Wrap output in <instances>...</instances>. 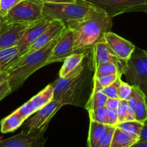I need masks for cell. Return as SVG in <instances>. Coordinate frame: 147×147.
I'll use <instances>...</instances> for the list:
<instances>
[{"label": "cell", "instance_id": "2e32d148", "mask_svg": "<svg viewBox=\"0 0 147 147\" xmlns=\"http://www.w3.org/2000/svg\"><path fill=\"white\" fill-rule=\"evenodd\" d=\"M65 27H66V26H65L64 23L63 22L58 20H52L50 24L48 27V28L22 54V55L20 57L26 55L27 54H30V53L36 51V50H39V49L42 48L44 46H46V45L50 42L52 40H54L57 36H59L61 33V32L64 30Z\"/></svg>", "mask_w": 147, "mask_h": 147}, {"label": "cell", "instance_id": "4316f807", "mask_svg": "<svg viewBox=\"0 0 147 147\" xmlns=\"http://www.w3.org/2000/svg\"><path fill=\"white\" fill-rule=\"evenodd\" d=\"M89 115L90 121H96L97 123L107 125L106 107H99L90 111H89Z\"/></svg>", "mask_w": 147, "mask_h": 147}, {"label": "cell", "instance_id": "5bb4252c", "mask_svg": "<svg viewBox=\"0 0 147 147\" xmlns=\"http://www.w3.org/2000/svg\"><path fill=\"white\" fill-rule=\"evenodd\" d=\"M104 39L110 51L120 60L128 61L135 50V46L128 40L112 32L104 34Z\"/></svg>", "mask_w": 147, "mask_h": 147}, {"label": "cell", "instance_id": "f1b7e54d", "mask_svg": "<svg viewBox=\"0 0 147 147\" xmlns=\"http://www.w3.org/2000/svg\"><path fill=\"white\" fill-rule=\"evenodd\" d=\"M115 126H109L105 132L101 139H99L98 143L97 144L96 147H110L111 142H112V135L115 131Z\"/></svg>", "mask_w": 147, "mask_h": 147}, {"label": "cell", "instance_id": "ffe728a7", "mask_svg": "<svg viewBox=\"0 0 147 147\" xmlns=\"http://www.w3.org/2000/svg\"><path fill=\"white\" fill-rule=\"evenodd\" d=\"M88 50L82 52H76L74 54L66 57L63 61V65L59 71V77H66L70 72H71L77 66H79V64L83 61L84 57H86Z\"/></svg>", "mask_w": 147, "mask_h": 147}, {"label": "cell", "instance_id": "e0dca14e", "mask_svg": "<svg viewBox=\"0 0 147 147\" xmlns=\"http://www.w3.org/2000/svg\"><path fill=\"white\" fill-rule=\"evenodd\" d=\"M108 97L104 92L103 87L99 84L98 80L94 76V87L92 93L86 103L85 109L87 111L94 110L99 107H105Z\"/></svg>", "mask_w": 147, "mask_h": 147}, {"label": "cell", "instance_id": "4fadbf2b", "mask_svg": "<svg viewBox=\"0 0 147 147\" xmlns=\"http://www.w3.org/2000/svg\"><path fill=\"white\" fill-rule=\"evenodd\" d=\"M92 57L95 68L103 63H114L118 67L122 76L128 67V61L120 60L115 56L108 47L104 37L92 47Z\"/></svg>", "mask_w": 147, "mask_h": 147}, {"label": "cell", "instance_id": "484cf974", "mask_svg": "<svg viewBox=\"0 0 147 147\" xmlns=\"http://www.w3.org/2000/svg\"><path fill=\"white\" fill-rule=\"evenodd\" d=\"M112 74L120 75L119 69L117 67L116 65H115L114 63H108L100 64L95 68V78H99L103 77V76Z\"/></svg>", "mask_w": 147, "mask_h": 147}, {"label": "cell", "instance_id": "5b68a950", "mask_svg": "<svg viewBox=\"0 0 147 147\" xmlns=\"http://www.w3.org/2000/svg\"><path fill=\"white\" fill-rule=\"evenodd\" d=\"M123 74L131 86H137L142 91L147 104V55L145 50L135 48Z\"/></svg>", "mask_w": 147, "mask_h": 147}, {"label": "cell", "instance_id": "836d02e7", "mask_svg": "<svg viewBox=\"0 0 147 147\" xmlns=\"http://www.w3.org/2000/svg\"><path fill=\"white\" fill-rule=\"evenodd\" d=\"M11 93V88H10L7 80H6L5 81H4L0 85V101Z\"/></svg>", "mask_w": 147, "mask_h": 147}, {"label": "cell", "instance_id": "8992f818", "mask_svg": "<svg viewBox=\"0 0 147 147\" xmlns=\"http://www.w3.org/2000/svg\"><path fill=\"white\" fill-rule=\"evenodd\" d=\"M43 2L37 0H22L0 20L5 23L33 22L43 17Z\"/></svg>", "mask_w": 147, "mask_h": 147}, {"label": "cell", "instance_id": "603a6c76", "mask_svg": "<svg viewBox=\"0 0 147 147\" xmlns=\"http://www.w3.org/2000/svg\"><path fill=\"white\" fill-rule=\"evenodd\" d=\"M20 51L17 46L0 50V67L1 71H4L12 63L17 60Z\"/></svg>", "mask_w": 147, "mask_h": 147}, {"label": "cell", "instance_id": "d6a6232c", "mask_svg": "<svg viewBox=\"0 0 147 147\" xmlns=\"http://www.w3.org/2000/svg\"><path fill=\"white\" fill-rule=\"evenodd\" d=\"M107 123L106 124L110 126H116L118 123V118L117 110L107 109Z\"/></svg>", "mask_w": 147, "mask_h": 147}, {"label": "cell", "instance_id": "ab89813d", "mask_svg": "<svg viewBox=\"0 0 147 147\" xmlns=\"http://www.w3.org/2000/svg\"><path fill=\"white\" fill-rule=\"evenodd\" d=\"M7 80V73L6 71H1L0 73V85Z\"/></svg>", "mask_w": 147, "mask_h": 147}, {"label": "cell", "instance_id": "7a4b0ae2", "mask_svg": "<svg viewBox=\"0 0 147 147\" xmlns=\"http://www.w3.org/2000/svg\"><path fill=\"white\" fill-rule=\"evenodd\" d=\"M112 17L104 10L94 7L80 21L69 24L66 27L72 30L74 36L75 52L90 49L111 31Z\"/></svg>", "mask_w": 147, "mask_h": 147}, {"label": "cell", "instance_id": "8fae6325", "mask_svg": "<svg viewBox=\"0 0 147 147\" xmlns=\"http://www.w3.org/2000/svg\"><path fill=\"white\" fill-rule=\"evenodd\" d=\"M76 53L74 50V36L70 29L65 27L56 45L46 60V65L63 62L66 57Z\"/></svg>", "mask_w": 147, "mask_h": 147}, {"label": "cell", "instance_id": "ac0fdd59", "mask_svg": "<svg viewBox=\"0 0 147 147\" xmlns=\"http://www.w3.org/2000/svg\"><path fill=\"white\" fill-rule=\"evenodd\" d=\"M132 93L135 98V120L144 123L147 120V104L145 96L137 86H132Z\"/></svg>", "mask_w": 147, "mask_h": 147}, {"label": "cell", "instance_id": "277c9868", "mask_svg": "<svg viewBox=\"0 0 147 147\" xmlns=\"http://www.w3.org/2000/svg\"><path fill=\"white\" fill-rule=\"evenodd\" d=\"M92 7L84 0H77L74 3H43V14L51 20L63 22L66 27L82 20Z\"/></svg>", "mask_w": 147, "mask_h": 147}, {"label": "cell", "instance_id": "83f0119b", "mask_svg": "<svg viewBox=\"0 0 147 147\" xmlns=\"http://www.w3.org/2000/svg\"><path fill=\"white\" fill-rule=\"evenodd\" d=\"M132 94V86L121 80L118 89V96L120 100H127Z\"/></svg>", "mask_w": 147, "mask_h": 147}, {"label": "cell", "instance_id": "1f68e13d", "mask_svg": "<svg viewBox=\"0 0 147 147\" xmlns=\"http://www.w3.org/2000/svg\"><path fill=\"white\" fill-rule=\"evenodd\" d=\"M120 76H122L119 74H112V75H109V76H103V77H101L99 78H97L98 80V82L99 83V84L102 86L103 88L107 87V86H110V85L112 84L113 83H115L117 80V79L120 77Z\"/></svg>", "mask_w": 147, "mask_h": 147}, {"label": "cell", "instance_id": "30bf717a", "mask_svg": "<svg viewBox=\"0 0 147 147\" xmlns=\"http://www.w3.org/2000/svg\"><path fill=\"white\" fill-rule=\"evenodd\" d=\"M94 7L102 9L113 18L115 16L130 12L132 9L146 4L147 0H84Z\"/></svg>", "mask_w": 147, "mask_h": 147}, {"label": "cell", "instance_id": "9c48e42d", "mask_svg": "<svg viewBox=\"0 0 147 147\" xmlns=\"http://www.w3.org/2000/svg\"><path fill=\"white\" fill-rule=\"evenodd\" d=\"M53 98V88L51 84H49L14 112L25 121L32 115L51 101Z\"/></svg>", "mask_w": 147, "mask_h": 147}, {"label": "cell", "instance_id": "b9f144b4", "mask_svg": "<svg viewBox=\"0 0 147 147\" xmlns=\"http://www.w3.org/2000/svg\"><path fill=\"white\" fill-rule=\"evenodd\" d=\"M1 67H0V73H1Z\"/></svg>", "mask_w": 147, "mask_h": 147}, {"label": "cell", "instance_id": "d4e9b609", "mask_svg": "<svg viewBox=\"0 0 147 147\" xmlns=\"http://www.w3.org/2000/svg\"><path fill=\"white\" fill-rule=\"evenodd\" d=\"M116 126L140 139V136L144 127V123L136 120L128 121L118 123Z\"/></svg>", "mask_w": 147, "mask_h": 147}, {"label": "cell", "instance_id": "44dd1931", "mask_svg": "<svg viewBox=\"0 0 147 147\" xmlns=\"http://www.w3.org/2000/svg\"><path fill=\"white\" fill-rule=\"evenodd\" d=\"M109 126L108 125L90 121L87 139L88 147H96L97 144Z\"/></svg>", "mask_w": 147, "mask_h": 147}, {"label": "cell", "instance_id": "f35d334b", "mask_svg": "<svg viewBox=\"0 0 147 147\" xmlns=\"http://www.w3.org/2000/svg\"><path fill=\"white\" fill-rule=\"evenodd\" d=\"M131 147H147V141H138Z\"/></svg>", "mask_w": 147, "mask_h": 147}, {"label": "cell", "instance_id": "52a82bcc", "mask_svg": "<svg viewBox=\"0 0 147 147\" xmlns=\"http://www.w3.org/2000/svg\"><path fill=\"white\" fill-rule=\"evenodd\" d=\"M63 106L61 102L53 99L24 122L22 130L28 134L46 131L52 118Z\"/></svg>", "mask_w": 147, "mask_h": 147}, {"label": "cell", "instance_id": "d6986e66", "mask_svg": "<svg viewBox=\"0 0 147 147\" xmlns=\"http://www.w3.org/2000/svg\"><path fill=\"white\" fill-rule=\"evenodd\" d=\"M139 138L133 136L115 126L110 147H131L139 141Z\"/></svg>", "mask_w": 147, "mask_h": 147}, {"label": "cell", "instance_id": "60d3db41", "mask_svg": "<svg viewBox=\"0 0 147 147\" xmlns=\"http://www.w3.org/2000/svg\"><path fill=\"white\" fill-rule=\"evenodd\" d=\"M145 53H146V55H147V50H145Z\"/></svg>", "mask_w": 147, "mask_h": 147}, {"label": "cell", "instance_id": "6da1fadb", "mask_svg": "<svg viewBox=\"0 0 147 147\" xmlns=\"http://www.w3.org/2000/svg\"><path fill=\"white\" fill-rule=\"evenodd\" d=\"M95 70L92 47L79 66L66 77H59L51 83L53 100L63 106L73 105L85 109L93 90Z\"/></svg>", "mask_w": 147, "mask_h": 147}, {"label": "cell", "instance_id": "f546056e", "mask_svg": "<svg viewBox=\"0 0 147 147\" xmlns=\"http://www.w3.org/2000/svg\"><path fill=\"white\" fill-rule=\"evenodd\" d=\"M121 81V76H120L116 81L113 83L112 84L110 85V86H107V87L103 88L104 92L105 94L107 95L108 98H118V89L120 86V83Z\"/></svg>", "mask_w": 147, "mask_h": 147}, {"label": "cell", "instance_id": "e575fe53", "mask_svg": "<svg viewBox=\"0 0 147 147\" xmlns=\"http://www.w3.org/2000/svg\"><path fill=\"white\" fill-rule=\"evenodd\" d=\"M120 100L118 98H108V100L105 104V107L107 109H110V110H117L120 105Z\"/></svg>", "mask_w": 147, "mask_h": 147}, {"label": "cell", "instance_id": "cb8c5ba5", "mask_svg": "<svg viewBox=\"0 0 147 147\" xmlns=\"http://www.w3.org/2000/svg\"><path fill=\"white\" fill-rule=\"evenodd\" d=\"M117 113H118V123L124 121L135 120V113L128 106L127 100L120 101V105L117 109Z\"/></svg>", "mask_w": 147, "mask_h": 147}, {"label": "cell", "instance_id": "d590c367", "mask_svg": "<svg viewBox=\"0 0 147 147\" xmlns=\"http://www.w3.org/2000/svg\"><path fill=\"white\" fill-rule=\"evenodd\" d=\"M139 141H147V120L144 122V127L140 136Z\"/></svg>", "mask_w": 147, "mask_h": 147}, {"label": "cell", "instance_id": "ba28073f", "mask_svg": "<svg viewBox=\"0 0 147 147\" xmlns=\"http://www.w3.org/2000/svg\"><path fill=\"white\" fill-rule=\"evenodd\" d=\"M33 22L5 23L0 20V50L17 46Z\"/></svg>", "mask_w": 147, "mask_h": 147}, {"label": "cell", "instance_id": "7c38bea8", "mask_svg": "<svg viewBox=\"0 0 147 147\" xmlns=\"http://www.w3.org/2000/svg\"><path fill=\"white\" fill-rule=\"evenodd\" d=\"M46 131L28 134L22 130L17 135L0 141V147H44Z\"/></svg>", "mask_w": 147, "mask_h": 147}, {"label": "cell", "instance_id": "8d00e7d4", "mask_svg": "<svg viewBox=\"0 0 147 147\" xmlns=\"http://www.w3.org/2000/svg\"><path fill=\"white\" fill-rule=\"evenodd\" d=\"M43 3H74L77 0H37Z\"/></svg>", "mask_w": 147, "mask_h": 147}, {"label": "cell", "instance_id": "7402d4cb", "mask_svg": "<svg viewBox=\"0 0 147 147\" xmlns=\"http://www.w3.org/2000/svg\"><path fill=\"white\" fill-rule=\"evenodd\" d=\"M24 121L17 113L13 112L0 122V131L2 134L12 133L18 129L24 123Z\"/></svg>", "mask_w": 147, "mask_h": 147}, {"label": "cell", "instance_id": "74e56055", "mask_svg": "<svg viewBox=\"0 0 147 147\" xmlns=\"http://www.w3.org/2000/svg\"><path fill=\"white\" fill-rule=\"evenodd\" d=\"M131 11H141V12L147 13V3L146 4H142L141 6L135 7V8L132 9Z\"/></svg>", "mask_w": 147, "mask_h": 147}, {"label": "cell", "instance_id": "9a60e30c", "mask_svg": "<svg viewBox=\"0 0 147 147\" xmlns=\"http://www.w3.org/2000/svg\"><path fill=\"white\" fill-rule=\"evenodd\" d=\"M52 20H53L50 18L44 16L37 21L34 22L33 24L26 30L17 45L20 51L19 57L48 28Z\"/></svg>", "mask_w": 147, "mask_h": 147}, {"label": "cell", "instance_id": "3957f363", "mask_svg": "<svg viewBox=\"0 0 147 147\" xmlns=\"http://www.w3.org/2000/svg\"><path fill=\"white\" fill-rule=\"evenodd\" d=\"M61 33L42 48L18 58L4 70L7 73V81L12 92L21 87L36 70L46 65V60L59 41Z\"/></svg>", "mask_w": 147, "mask_h": 147}, {"label": "cell", "instance_id": "4dcf8cb0", "mask_svg": "<svg viewBox=\"0 0 147 147\" xmlns=\"http://www.w3.org/2000/svg\"><path fill=\"white\" fill-rule=\"evenodd\" d=\"M22 0H0V17H4L8 11Z\"/></svg>", "mask_w": 147, "mask_h": 147}]
</instances>
